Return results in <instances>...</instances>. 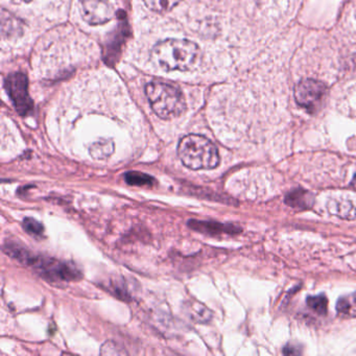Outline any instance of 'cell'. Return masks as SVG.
Returning a JSON list of instances; mask_svg holds the SVG:
<instances>
[{"label": "cell", "mask_w": 356, "mask_h": 356, "mask_svg": "<svg viewBox=\"0 0 356 356\" xmlns=\"http://www.w3.org/2000/svg\"><path fill=\"white\" fill-rule=\"evenodd\" d=\"M152 58L168 72H188L199 63L200 49L189 40L166 39L153 47Z\"/></svg>", "instance_id": "obj_1"}, {"label": "cell", "mask_w": 356, "mask_h": 356, "mask_svg": "<svg viewBox=\"0 0 356 356\" xmlns=\"http://www.w3.org/2000/svg\"><path fill=\"white\" fill-rule=\"evenodd\" d=\"M181 162L189 170H213L220 164V155L216 145L201 135H187L178 145Z\"/></svg>", "instance_id": "obj_2"}, {"label": "cell", "mask_w": 356, "mask_h": 356, "mask_svg": "<svg viewBox=\"0 0 356 356\" xmlns=\"http://www.w3.org/2000/svg\"><path fill=\"white\" fill-rule=\"evenodd\" d=\"M145 95L152 109L162 120L178 118L186 109L182 91L172 85L155 81L147 85Z\"/></svg>", "instance_id": "obj_3"}, {"label": "cell", "mask_w": 356, "mask_h": 356, "mask_svg": "<svg viewBox=\"0 0 356 356\" xmlns=\"http://www.w3.org/2000/svg\"><path fill=\"white\" fill-rule=\"evenodd\" d=\"M8 253L11 254L12 257H15L19 261L32 266L37 272L51 280L74 281L82 277L80 270L72 264L53 258L36 257L18 247H10Z\"/></svg>", "instance_id": "obj_4"}, {"label": "cell", "mask_w": 356, "mask_h": 356, "mask_svg": "<svg viewBox=\"0 0 356 356\" xmlns=\"http://www.w3.org/2000/svg\"><path fill=\"white\" fill-rule=\"evenodd\" d=\"M6 87L16 111L22 116L32 113L34 103L29 95V82L26 74L20 72L10 74L6 80Z\"/></svg>", "instance_id": "obj_5"}, {"label": "cell", "mask_w": 356, "mask_h": 356, "mask_svg": "<svg viewBox=\"0 0 356 356\" xmlns=\"http://www.w3.org/2000/svg\"><path fill=\"white\" fill-rule=\"evenodd\" d=\"M324 83L316 80H304L296 87L295 97L298 105L307 110H314L326 95Z\"/></svg>", "instance_id": "obj_6"}, {"label": "cell", "mask_w": 356, "mask_h": 356, "mask_svg": "<svg viewBox=\"0 0 356 356\" xmlns=\"http://www.w3.org/2000/svg\"><path fill=\"white\" fill-rule=\"evenodd\" d=\"M79 3L82 17L90 26H101L113 18V9L108 0H79Z\"/></svg>", "instance_id": "obj_7"}, {"label": "cell", "mask_w": 356, "mask_h": 356, "mask_svg": "<svg viewBox=\"0 0 356 356\" xmlns=\"http://www.w3.org/2000/svg\"><path fill=\"white\" fill-rule=\"evenodd\" d=\"M189 228L207 234H220V233L237 232V229L232 225L220 224L213 222H200V220H191L188 222Z\"/></svg>", "instance_id": "obj_8"}, {"label": "cell", "mask_w": 356, "mask_h": 356, "mask_svg": "<svg viewBox=\"0 0 356 356\" xmlns=\"http://www.w3.org/2000/svg\"><path fill=\"white\" fill-rule=\"evenodd\" d=\"M287 204L291 206V207L305 208L310 207L314 204V197H312V193L308 191H302V189H298V191H291L289 195H287L286 200Z\"/></svg>", "instance_id": "obj_9"}, {"label": "cell", "mask_w": 356, "mask_h": 356, "mask_svg": "<svg viewBox=\"0 0 356 356\" xmlns=\"http://www.w3.org/2000/svg\"><path fill=\"white\" fill-rule=\"evenodd\" d=\"M337 312L345 318H356V293L341 297L337 301Z\"/></svg>", "instance_id": "obj_10"}, {"label": "cell", "mask_w": 356, "mask_h": 356, "mask_svg": "<svg viewBox=\"0 0 356 356\" xmlns=\"http://www.w3.org/2000/svg\"><path fill=\"white\" fill-rule=\"evenodd\" d=\"M124 180L131 186L152 187L155 185L156 180L149 175L140 172H129L124 176Z\"/></svg>", "instance_id": "obj_11"}, {"label": "cell", "mask_w": 356, "mask_h": 356, "mask_svg": "<svg viewBox=\"0 0 356 356\" xmlns=\"http://www.w3.org/2000/svg\"><path fill=\"white\" fill-rule=\"evenodd\" d=\"M145 6L156 13H166L176 8L181 0H143Z\"/></svg>", "instance_id": "obj_12"}, {"label": "cell", "mask_w": 356, "mask_h": 356, "mask_svg": "<svg viewBox=\"0 0 356 356\" xmlns=\"http://www.w3.org/2000/svg\"><path fill=\"white\" fill-rule=\"evenodd\" d=\"M114 151V145L112 141H99L91 147L90 154L95 159H106L109 157Z\"/></svg>", "instance_id": "obj_13"}, {"label": "cell", "mask_w": 356, "mask_h": 356, "mask_svg": "<svg viewBox=\"0 0 356 356\" xmlns=\"http://www.w3.org/2000/svg\"><path fill=\"white\" fill-rule=\"evenodd\" d=\"M307 305L309 306L310 309L314 310L318 314H325L327 312V306H328V301H327L326 296H310L307 299Z\"/></svg>", "instance_id": "obj_14"}, {"label": "cell", "mask_w": 356, "mask_h": 356, "mask_svg": "<svg viewBox=\"0 0 356 356\" xmlns=\"http://www.w3.org/2000/svg\"><path fill=\"white\" fill-rule=\"evenodd\" d=\"M24 229L33 236H40L44 232V227L38 220H34L32 218H24Z\"/></svg>", "instance_id": "obj_15"}, {"label": "cell", "mask_w": 356, "mask_h": 356, "mask_svg": "<svg viewBox=\"0 0 356 356\" xmlns=\"http://www.w3.org/2000/svg\"><path fill=\"white\" fill-rule=\"evenodd\" d=\"M124 353H127V352L120 350V348H118V343L111 341H108L107 343H104L101 350L102 355H120V354Z\"/></svg>", "instance_id": "obj_16"}, {"label": "cell", "mask_w": 356, "mask_h": 356, "mask_svg": "<svg viewBox=\"0 0 356 356\" xmlns=\"http://www.w3.org/2000/svg\"><path fill=\"white\" fill-rule=\"evenodd\" d=\"M329 210L334 212L337 216L348 218H350L349 214H351L352 212L354 211L353 208H352V206L350 205L349 203L343 204H343H337V206L329 205Z\"/></svg>", "instance_id": "obj_17"}, {"label": "cell", "mask_w": 356, "mask_h": 356, "mask_svg": "<svg viewBox=\"0 0 356 356\" xmlns=\"http://www.w3.org/2000/svg\"><path fill=\"white\" fill-rule=\"evenodd\" d=\"M12 1H13V3H31V1H32V0H12Z\"/></svg>", "instance_id": "obj_18"}, {"label": "cell", "mask_w": 356, "mask_h": 356, "mask_svg": "<svg viewBox=\"0 0 356 356\" xmlns=\"http://www.w3.org/2000/svg\"><path fill=\"white\" fill-rule=\"evenodd\" d=\"M352 185H353V186L356 188V176L355 178H354L353 182H352Z\"/></svg>", "instance_id": "obj_19"}]
</instances>
